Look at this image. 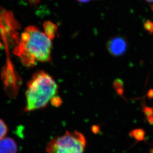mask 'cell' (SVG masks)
Listing matches in <instances>:
<instances>
[{
	"label": "cell",
	"mask_w": 153,
	"mask_h": 153,
	"mask_svg": "<svg viewBox=\"0 0 153 153\" xmlns=\"http://www.w3.org/2000/svg\"><path fill=\"white\" fill-rule=\"evenodd\" d=\"M151 153H153V150L151 151Z\"/></svg>",
	"instance_id": "2e32d148"
},
{
	"label": "cell",
	"mask_w": 153,
	"mask_h": 153,
	"mask_svg": "<svg viewBox=\"0 0 153 153\" xmlns=\"http://www.w3.org/2000/svg\"><path fill=\"white\" fill-rule=\"evenodd\" d=\"M58 86L51 76L43 71L36 72L28 82L24 111H33L47 107L55 97Z\"/></svg>",
	"instance_id": "7a4b0ae2"
},
{
	"label": "cell",
	"mask_w": 153,
	"mask_h": 153,
	"mask_svg": "<svg viewBox=\"0 0 153 153\" xmlns=\"http://www.w3.org/2000/svg\"><path fill=\"white\" fill-rule=\"evenodd\" d=\"M51 102H52V105L55 106V107H59V105H61L62 101L61 98H59V97H53V98L51 100Z\"/></svg>",
	"instance_id": "30bf717a"
},
{
	"label": "cell",
	"mask_w": 153,
	"mask_h": 153,
	"mask_svg": "<svg viewBox=\"0 0 153 153\" xmlns=\"http://www.w3.org/2000/svg\"><path fill=\"white\" fill-rule=\"evenodd\" d=\"M148 96L149 98H153V89H151L149 90L148 93Z\"/></svg>",
	"instance_id": "7c38bea8"
},
{
	"label": "cell",
	"mask_w": 153,
	"mask_h": 153,
	"mask_svg": "<svg viewBox=\"0 0 153 153\" xmlns=\"http://www.w3.org/2000/svg\"><path fill=\"white\" fill-rule=\"evenodd\" d=\"M92 131L94 132V133H98L99 131V128L98 126H94L92 127Z\"/></svg>",
	"instance_id": "8fae6325"
},
{
	"label": "cell",
	"mask_w": 153,
	"mask_h": 153,
	"mask_svg": "<svg viewBox=\"0 0 153 153\" xmlns=\"http://www.w3.org/2000/svg\"><path fill=\"white\" fill-rule=\"evenodd\" d=\"M7 131L8 129L6 123L3 120L0 119V140L6 136Z\"/></svg>",
	"instance_id": "52a82bcc"
},
{
	"label": "cell",
	"mask_w": 153,
	"mask_h": 153,
	"mask_svg": "<svg viewBox=\"0 0 153 153\" xmlns=\"http://www.w3.org/2000/svg\"><path fill=\"white\" fill-rule=\"evenodd\" d=\"M123 82L122 80L120 78H117L114 80L113 83V86L114 89H116L117 91L119 90L123 89Z\"/></svg>",
	"instance_id": "9c48e42d"
},
{
	"label": "cell",
	"mask_w": 153,
	"mask_h": 153,
	"mask_svg": "<svg viewBox=\"0 0 153 153\" xmlns=\"http://www.w3.org/2000/svg\"><path fill=\"white\" fill-rule=\"evenodd\" d=\"M17 145L13 139L10 137L0 140V153H17Z\"/></svg>",
	"instance_id": "5b68a950"
},
{
	"label": "cell",
	"mask_w": 153,
	"mask_h": 153,
	"mask_svg": "<svg viewBox=\"0 0 153 153\" xmlns=\"http://www.w3.org/2000/svg\"><path fill=\"white\" fill-rule=\"evenodd\" d=\"M129 135L137 141H143L144 140L145 132L142 129H136L130 132Z\"/></svg>",
	"instance_id": "8992f818"
},
{
	"label": "cell",
	"mask_w": 153,
	"mask_h": 153,
	"mask_svg": "<svg viewBox=\"0 0 153 153\" xmlns=\"http://www.w3.org/2000/svg\"><path fill=\"white\" fill-rule=\"evenodd\" d=\"M77 1H79V3H87L89 2L91 0H77Z\"/></svg>",
	"instance_id": "4fadbf2b"
},
{
	"label": "cell",
	"mask_w": 153,
	"mask_h": 153,
	"mask_svg": "<svg viewBox=\"0 0 153 153\" xmlns=\"http://www.w3.org/2000/svg\"><path fill=\"white\" fill-rule=\"evenodd\" d=\"M151 9H152V10L153 11V4L152 6H151Z\"/></svg>",
	"instance_id": "9a60e30c"
},
{
	"label": "cell",
	"mask_w": 153,
	"mask_h": 153,
	"mask_svg": "<svg viewBox=\"0 0 153 153\" xmlns=\"http://www.w3.org/2000/svg\"><path fill=\"white\" fill-rule=\"evenodd\" d=\"M146 1L149 3H153V0H146Z\"/></svg>",
	"instance_id": "5bb4252c"
},
{
	"label": "cell",
	"mask_w": 153,
	"mask_h": 153,
	"mask_svg": "<svg viewBox=\"0 0 153 153\" xmlns=\"http://www.w3.org/2000/svg\"><path fill=\"white\" fill-rule=\"evenodd\" d=\"M144 29L149 33L150 34L153 33V22L151 20H146L144 23Z\"/></svg>",
	"instance_id": "ba28073f"
},
{
	"label": "cell",
	"mask_w": 153,
	"mask_h": 153,
	"mask_svg": "<svg viewBox=\"0 0 153 153\" xmlns=\"http://www.w3.org/2000/svg\"><path fill=\"white\" fill-rule=\"evenodd\" d=\"M86 140L77 131H67L62 136L56 137L48 143L47 153H84Z\"/></svg>",
	"instance_id": "3957f363"
},
{
	"label": "cell",
	"mask_w": 153,
	"mask_h": 153,
	"mask_svg": "<svg viewBox=\"0 0 153 153\" xmlns=\"http://www.w3.org/2000/svg\"><path fill=\"white\" fill-rule=\"evenodd\" d=\"M106 46L107 50L111 56H121L127 51L128 42L123 36H113L107 41Z\"/></svg>",
	"instance_id": "277c9868"
},
{
	"label": "cell",
	"mask_w": 153,
	"mask_h": 153,
	"mask_svg": "<svg viewBox=\"0 0 153 153\" xmlns=\"http://www.w3.org/2000/svg\"><path fill=\"white\" fill-rule=\"evenodd\" d=\"M52 42L48 36L37 28L30 26L22 35L16 53L23 64L31 66L37 62H46L51 59Z\"/></svg>",
	"instance_id": "6da1fadb"
}]
</instances>
